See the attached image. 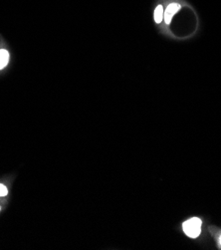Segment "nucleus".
Segmentation results:
<instances>
[{
    "instance_id": "1",
    "label": "nucleus",
    "mask_w": 221,
    "mask_h": 250,
    "mask_svg": "<svg viewBox=\"0 0 221 250\" xmlns=\"http://www.w3.org/2000/svg\"><path fill=\"white\" fill-rule=\"evenodd\" d=\"M184 5V0H167V1H165L163 22L166 26H169L175 15H177Z\"/></svg>"
},
{
    "instance_id": "2",
    "label": "nucleus",
    "mask_w": 221,
    "mask_h": 250,
    "mask_svg": "<svg viewBox=\"0 0 221 250\" xmlns=\"http://www.w3.org/2000/svg\"><path fill=\"white\" fill-rule=\"evenodd\" d=\"M202 221L199 217H191L182 223L183 232L190 238L199 237L201 233Z\"/></svg>"
},
{
    "instance_id": "3",
    "label": "nucleus",
    "mask_w": 221,
    "mask_h": 250,
    "mask_svg": "<svg viewBox=\"0 0 221 250\" xmlns=\"http://www.w3.org/2000/svg\"><path fill=\"white\" fill-rule=\"evenodd\" d=\"M163 15H164V4L160 2L157 4L154 10V20L157 24H161L163 21Z\"/></svg>"
},
{
    "instance_id": "4",
    "label": "nucleus",
    "mask_w": 221,
    "mask_h": 250,
    "mask_svg": "<svg viewBox=\"0 0 221 250\" xmlns=\"http://www.w3.org/2000/svg\"><path fill=\"white\" fill-rule=\"evenodd\" d=\"M9 63V52L5 49H0V70L4 69Z\"/></svg>"
},
{
    "instance_id": "5",
    "label": "nucleus",
    "mask_w": 221,
    "mask_h": 250,
    "mask_svg": "<svg viewBox=\"0 0 221 250\" xmlns=\"http://www.w3.org/2000/svg\"><path fill=\"white\" fill-rule=\"evenodd\" d=\"M8 193V189L4 185L0 184V196H5Z\"/></svg>"
},
{
    "instance_id": "6",
    "label": "nucleus",
    "mask_w": 221,
    "mask_h": 250,
    "mask_svg": "<svg viewBox=\"0 0 221 250\" xmlns=\"http://www.w3.org/2000/svg\"><path fill=\"white\" fill-rule=\"evenodd\" d=\"M219 243H220V245H221V235H220V237H219Z\"/></svg>"
}]
</instances>
